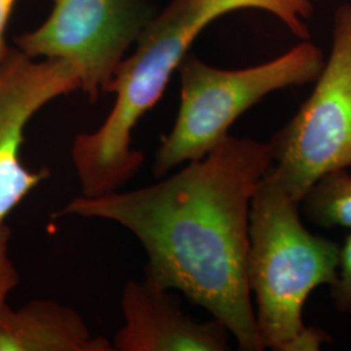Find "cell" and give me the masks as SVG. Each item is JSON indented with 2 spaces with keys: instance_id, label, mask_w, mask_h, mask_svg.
Here are the masks:
<instances>
[{
  "instance_id": "cell-1",
  "label": "cell",
  "mask_w": 351,
  "mask_h": 351,
  "mask_svg": "<svg viewBox=\"0 0 351 351\" xmlns=\"http://www.w3.org/2000/svg\"><path fill=\"white\" fill-rule=\"evenodd\" d=\"M269 142L228 136L206 156L149 186L80 195L55 217L124 226L146 251L145 278L207 310L239 350H263L247 259L252 195L272 167Z\"/></svg>"
},
{
  "instance_id": "cell-2",
  "label": "cell",
  "mask_w": 351,
  "mask_h": 351,
  "mask_svg": "<svg viewBox=\"0 0 351 351\" xmlns=\"http://www.w3.org/2000/svg\"><path fill=\"white\" fill-rule=\"evenodd\" d=\"M300 207L268 172L251 199L247 277L263 350L319 351L332 342L326 330L304 324L303 307L315 289L335 284L341 246L313 234Z\"/></svg>"
},
{
  "instance_id": "cell-3",
  "label": "cell",
  "mask_w": 351,
  "mask_h": 351,
  "mask_svg": "<svg viewBox=\"0 0 351 351\" xmlns=\"http://www.w3.org/2000/svg\"><path fill=\"white\" fill-rule=\"evenodd\" d=\"M324 63V52L310 39L269 62L241 69H220L188 53L177 69L178 112L156 151L154 175L163 177L206 156L243 113L275 91L314 84Z\"/></svg>"
},
{
  "instance_id": "cell-4",
  "label": "cell",
  "mask_w": 351,
  "mask_h": 351,
  "mask_svg": "<svg viewBox=\"0 0 351 351\" xmlns=\"http://www.w3.org/2000/svg\"><path fill=\"white\" fill-rule=\"evenodd\" d=\"M320 0H171L158 11L120 64L108 86L112 111L136 124L163 97L172 75L202 32L217 19L242 10L271 13L300 39H310L308 21Z\"/></svg>"
},
{
  "instance_id": "cell-5",
  "label": "cell",
  "mask_w": 351,
  "mask_h": 351,
  "mask_svg": "<svg viewBox=\"0 0 351 351\" xmlns=\"http://www.w3.org/2000/svg\"><path fill=\"white\" fill-rule=\"evenodd\" d=\"M311 95L269 141V176L302 202L317 178L351 168V4L335 13L329 58Z\"/></svg>"
},
{
  "instance_id": "cell-6",
  "label": "cell",
  "mask_w": 351,
  "mask_h": 351,
  "mask_svg": "<svg viewBox=\"0 0 351 351\" xmlns=\"http://www.w3.org/2000/svg\"><path fill=\"white\" fill-rule=\"evenodd\" d=\"M50 16L16 39L33 59L63 60L91 101L113 75L156 14L155 0H52Z\"/></svg>"
},
{
  "instance_id": "cell-7",
  "label": "cell",
  "mask_w": 351,
  "mask_h": 351,
  "mask_svg": "<svg viewBox=\"0 0 351 351\" xmlns=\"http://www.w3.org/2000/svg\"><path fill=\"white\" fill-rule=\"evenodd\" d=\"M80 90V77L63 60L33 59L11 47L0 63V223L43 181L49 168L23 163L26 126L50 101Z\"/></svg>"
},
{
  "instance_id": "cell-8",
  "label": "cell",
  "mask_w": 351,
  "mask_h": 351,
  "mask_svg": "<svg viewBox=\"0 0 351 351\" xmlns=\"http://www.w3.org/2000/svg\"><path fill=\"white\" fill-rule=\"evenodd\" d=\"M175 290L147 278L130 280L123 290L124 326L112 342L116 351L230 350V332L216 319L197 322L185 314Z\"/></svg>"
},
{
  "instance_id": "cell-9",
  "label": "cell",
  "mask_w": 351,
  "mask_h": 351,
  "mask_svg": "<svg viewBox=\"0 0 351 351\" xmlns=\"http://www.w3.org/2000/svg\"><path fill=\"white\" fill-rule=\"evenodd\" d=\"M0 351H113L73 308L50 300L0 307Z\"/></svg>"
},
{
  "instance_id": "cell-10",
  "label": "cell",
  "mask_w": 351,
  "mask_h": 351,
  "mask_svg": "<svg viewBox=\"0 0 351 351\" xmlns=\"http://www.w3.org/2000/svg\"><path fill=\"white\" fill-rule=\"evenodd\" d=\"M301 204L308 220L330 229L351 228V173L342 168L317 178Z\"/></svg>"
},
{
  "instance_id": "cell-11",
  "label": "cell",
  "mask_w": 351,
  "mask_h": 351,
  "mask_svg": "<svg viewBox=\"0 0 351 351\" xmlns=\"http://www.w3.org/2000/svg\"><path fill=\"white\" fill-rule=\"evenodd\" d=\"M330 297L339 313H351V233L346 236L339 247V263L337 278L329 287Z\"/></svg>"
},
{
  "instance_id": "cell-12",
  "label": "cell",
  "mask_w": 351,
  "mask_h": 351,
  "mask_svg": "<svg viewBox=\"0 0 351 351\" xmlns=\"http://www.w3.org/2000/svg\"><path fill=\"white\" fill-rule=\"evenodd\" d=\"M11 228L7 223H0V307L7 303V298L20 282V274L10 256Z\"/></svg>"
},
{
  "instance_id": "cell-13",
  "label": "cell",
  "mask_w": 351,
  "mask_h": 351,
  "mask_svg": "<svg viewBox=\"0 0 351 351\" xmlns=\"http://www.w3.org/2000/svg\"><path fill=\"white\" fill-rule=\"evenodd\" d=\"M16 1L17 0H0V63L11 50V47L7 45L5 34Z\"/></svg>"
}]
</instances>
